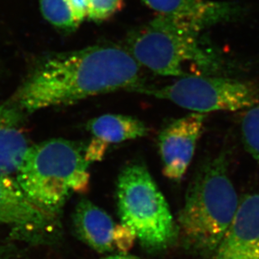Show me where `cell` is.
I'll return each instance as SVG.
<instances>
[{
	"instance_id": "obj_1",
	"label": "cell",
	"mask_w": 259,
	"mask_h": 259,
	"mask_svg": "<svg viewBox=\"0 0 259 259\" xmlns=\"http://www.w3.org/2000/svg\"><path fill=\"white\" fill-rule=\"evenodd\" d=\"M141 65L126 48L100 44L55 53L38 62L14 97L17 110L35 111L143 87Z\"/></svg>"
},
{
	"instance_id": "obj_2",
	"label": "cell",
	"mask_w": 259,
	"mask_h": 259,
	"mask_svg": "<svg viewBox=\"0 0 259 259\" xmlns=\"http://www.w3.org/2000/svg\"><path fill=\"white\" fill-rule=\"evenodd\" d=\"M228 168L226 152L204 162L189 185L179 213L178 241L199 257L213 254L239 206Z\"/></svg>"
},
{
	"instance_id": "obj_3",
	"label": "cell",
	"mask_w": 259,
	"mask_h": 259,
	"mask_svg": "<svg viewBox=\"0 0 259 259\" xmlns=\"http://www.w3.org/2000/svg\"><path fill=\"white\" fill-rule=\"evenodd\" d=\"M201 25L190 20L157 15L132 30L126 49L141 66L161 76L211 75L222 59L205 41Z\"/></svg>"
},
{
	"instance_id": "obj_4",
	"label": "cell",
	"mask_w": 259,
	"mask_h": 259,
	"mask_svg": "<svg viewBox=\"0 0 259 259\" xmlns=\"http://www.w3.org/2000/svg\"><path fill=\"white\" fill-rule=\"evenodd\" d=\"M85 147L61 138L29 147L16 171L18 184L36 205L59 215L72 193L89 187Z\"/></svg>"
},
{
	"instance_id": "obj_5",
	"label": "cell",
	"mask_w": 259,
	"mask_h": 259,
	"mask_svg": "<svg viewBox=\"0 0 259 259\" xmlns=\"http://www.w3.org/2000/svg\"><path fill=\"white\" fill-rule=\"evenodd\" d=\"M118 214L142 247L162 252L178 242L177 223L147 167L131 163L120 172L116 189Z\"/></svg>"
},
{
	"instance_id": "obj_6",
	"label": "cell",
	"mask_w": 259,
	"mask_h": 259,
	"mask_svg": "<svg viewBox=\"0 0 259 259\" xmlns=\"http://www.w3.org/2000/svg\"><path fill=\"white\" fill-rule=\"evenodd\" d=\"M137 92L169 100L194 113L247 110L259 103V90L251 82L211 75L180 77L172 84L141 88Z\"/></svg>"
},
{
	"instance_id": "obj_7",
	"label": "cell",
	"mask_w": 259,
	"mask_h": 259,
	"mask_svg": "<svg viewBox=\"0 0 259 259\" xmlns=\"http://www.w3.org/2000/svg\"><path fill=\"white\" fill-rule=\"evenodd\" d=\"M59 218L31 201L17 180L0 174V227L10 237L34 244L53 243L62 233Z\"/></svg>"
},
{
	"instance_id": "obj_8",
	"label": "cell",
	"mask_w": 259,
	"mask_h": 259,
	"mask_svg": "<svg viewBox=\"0 0 259 259\" xmlns=\"http://www.w3.org/2000/svg\"><path fill=\"white\" fill-rule=\"evenodd\" d=\"M205 118L206 114L193 112L174 120L160 132L157 143L165 177L180 181L185 176L203 132Z\"/></svg>"
},
{
	"instance_id": "obj_9",
	"label": "cell",
	"mask_w": 259,
	"mask_h": 259,
	"mask_svg": "<svg viewBox=\"0 0 259 259\" xmlns=\"http://www.w3.org/2000/svg\"><path fill=\"white\" fill-rule=\"evenodd\" d=\"M209 259H259V193L240 200L232 224Z\"/></svg>"
},
{
	"instance_id": "obj_10",
	"label": "cell",
	"mask_w": 259,
	"mask_h": 259,
	"mask_svg": "<svg viewBox=\"0 0 259 259\" xmlns=\"http://www.w3.org/2000/svg\"><path fill=\"white\" fill-rule=\"evenodd\" d=\"M72 226L77 238L95 252H112L116 226L112 218L92 201L82 199L77 203Z\"/></svg>"
},
{
	"instance_id": "obj_11",
	"label": "cell",
	"mask_w": 259,
	"mask_h": 259,
	"mask_svg": "<svg viewBox=\"0 0 259 259\" xmlns=\"http://www.w3.org/2000/svg\"><path fill=\"white\" fill-rule=\"evenodd\" d=\"M157 15L190 20L205 28L226 21L237 15V8L230 3L209 0H142Z\"/></svg>"
},
{
	"instance_id": "obj_12",
	"label": "cell",
	"mask_w": 259,
	"mask_h": 259,
	"mask_svg": "<svg viewBox=\"0 0 259 259\" xmlns=\"http://www.w3.org/2000/svg\"><path fill=\"white\" fill-rule=\"evenodd\" d=\"M29 147L17 109L0 105V174L16 172Z\"/></svg>"
},
{
	"instance_id": "obj_13",
	"label": "cell",
	"mask_w": 259,
	"mask_h": 259,
	"mask_svg": "<svg viewBox=\"0 0 259 259\" xmlns=\"http://www.w3.org/2000/svg\"><path fill=\"white\" fill-rule=\"evenodd\" d=\"M91 134L103 142L120 143L147 136L148 128L142 120L128 115H108L94 118L88 123Z\"/></svg>"
},
{
	"instance_id": "obj_14",
	"label": "cell",
	"mask_w": 259,
	"mask_h": 259,
	"mask_svg": "<svg viewBox=\"0 0 259 259\" xmlns=\"http://www.w3.org/2000/svg\"><path fill=\"white\" fill-rule=\"evenodd\" d=\"M40 8L43 17L63 32H73L79 26L75 21L68 0H40Z\"/></svg>"
},
{
	"instance_id": "obj_15",
	"label": "cell",
	"mask_w": 259,
	"mask_h": 259,
	"mask_svg": "<svg viewBox=\"0 0 259 259\" xmlns=\"http://www.w3.org/2000/svg\"><path fill=\"white\" fill-rule=\"evenodd\" d=\"M241 123V132L245 147L259 162V103L247 109Z\"/></svg>"
},
{
	"instance_id": "obj_16",
	"label": "cell",
	"mask_w": 259,
	"mask_h": 259,
	"mask_svg": "<svg viewBox=\"0 0 259 259\" xmlns=\"http://www.w3.org/2000/svg\"><path fill=\"white\" fill-rule=\"evenodd\" d=\"M88 19L95 22H102L121 10L124 0H87Z\"/></svg>"
},
{
	"instance_id": "obj_17",
	"label": "cell",
	"mask_w": 259,
	"mask_h": 259,
	"mask_svg": "<svg viewBox=\"0 0 259 259\" xmlns=\"http://www.w3.org/2000/svg\"><path fill=\"white\" fill-rule=\"evenodd\" d=\"M108 146L109 144L106 142L95 137L90 145L85 147V158L90 163L102 159Z\"/></svg>"
},
{
	"instance_id": "obj_18",
	"label": "cell",
	"mask_w": 259,
	"mask_h": 259,
	"mask_svg": "<svg viewBox=\"0 0 259 259\" xmlns=\"http://www.w3.org/2000/svg\"><path fill=\"white\" fill-rule=\"evenodd\" d=\"M70 7L72 10V15L77 25L88 18L89 14V5L87 0H68Z\"/></svg>"
},
{
	"instance_id": "obj_19",
	"label": "cell",
	"mask_w": 259,
	"mask_h": 259,
	"mask_svg": "<svg viewBox=\"0 0 259 259\" xmlns=\"http://www.w3.org/2000/svg\"><path fill=\"white\" fill-rule=\"evenodd\" d=\"M0 259H22L16 250L9 246L0 245Z\"/></svg>"
},
{
	"instance_id": "obj_20",
	"label": "cell",
	"mask_w": 259,
	"mask_h": 259,
	"mask_svg": "<svg viewBox=\"0 0 259 259\" xmlns=\"http://www.w3.org/2000/svg\"><path fill=\"white\" fill-rule=\"evenodd\" d=\"M102 259H143L134 256V255L127 254V253H117V254L109 255Z\"/></svg>"
}]
</instances>
